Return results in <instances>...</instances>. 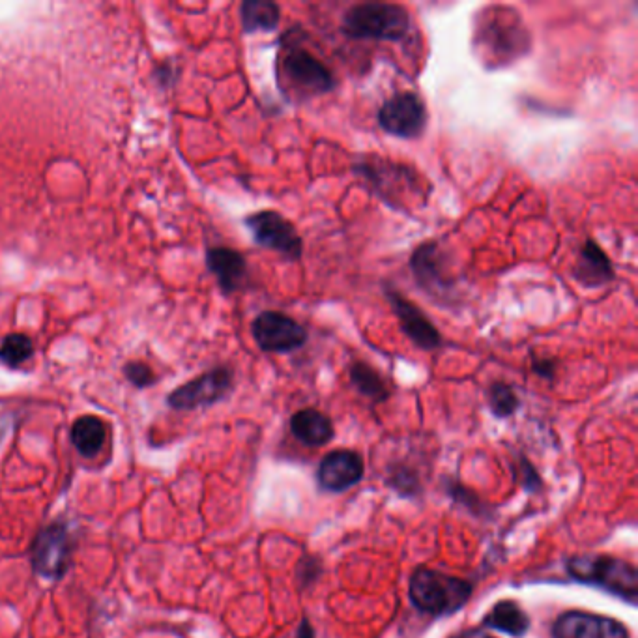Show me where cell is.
Returning a JSON list of instances; mask_svg holds the SVG:
<instances>
[{
	"label": "cell",
	"mask_w": 638,
	"mask_h": 638,
	"mask_svg": "<svg viewBox=\"0 0 638 638\" xmlns=\"http://www.w3.org/2000/svg\"><path fill=\"white\" fill-rule=\"evenodd\" d=\"M532 36L521 14L508 6H491L479 12L474 30V53L485 68L498 70L530 53Z\"/></svg>",
	"instance_id": "obj_1"
},
{
	"label": "cell",
	"mask_w": 638,
	"mask_h": 638,
	"mask_svg": "<svg viewBox=\"0 0 638 638\" xmlns=\"http://www.w3.org/2000/svg\"><path fill=\"white\" fill-rule=\"evenodd\" d=\"M354 171L363 176L369 188L393 208H423L427 204L431 186H427L423 182L425 178H421L418 171L408 165L369 156L367 160L358 163Z\"/></svg>",
	"instance_id": "obj_2"
},
{
	"label": "cell",
	"mask_w": 638,
	"mask_h": 638,
	"mask_svg": "<svg viewBox=\"0 0 638 638\" xmlns=\"http://www.w3.org/2000/svg\"><path fill=\"white\" fill-rule=\"evenodd\" d=\"M341 29L352 40L401 42L410 30V14L401 4L363 2L348 8Z\"/></svg>",
	"instance_id": "obj_3"
},
{
	"label": "cell",
	"mask_w": 638,
	"mask_h": 638,
	"mask_svg": "<svg viewBox=\"0 0 638 638\" xmlns=\"http://www.w3.org/2000/svg\"><path fill=\"white\" fill-rule=\"evenodd\" d=\"M569 575L579 582L607 590L631 605H637V567L607 554H580L567 562Z\"/></svg>",
	"instance_id": "obj_4"
},
{
	"label": "cell",
	"mask_w": 638,
	"mask_h": 638,
	"mask_svg": "<svg viewBox=\"0 0 638 638\" xmlns=\"http://www.w3.org/2000/svg\"><path fill=\"white\" fill-rule=\"evenodd\" d=\"M472 597L468 580L444 575L429 567H418L410 579L412 603L431 616H448L463 609Z\"/></svg>",
	"instance_id": "obj_5"
},
{
	"label": "cell",
	"mask_w": 638,
	"mask_h": 638,
	"mask_svg": "<svg viewBox=\"0 0 638 638\" xmlns=\"http://www.w3.org/2000/svg\"><path fill=\"white\" fill-rule=\"evenodd\" d=\"M281 87L292 92L294 100H309L334 90L332 72L319 58L305 51L304 47H289L281 57Z\"/></svg>",
	"instance_id": "obj_6"
},
{
	"label": "cell",
	"mask_w": 638,
	"mask_h": 638,
	"mask_svg": "<svg viewBox=\"0 0 638 638\" xmlns=\"http://www.w3.org/2000/svg\"><path fill=\"white\" fill-rule=\"evenodd\" d=\"M246 227L257 246L276 251L289 261H300L304 255L302 236L289 219L276 210H262L246 218Z\"/></svg>",
	"instance_id": "obj_7"
},
{
	"label": "cell",
	"mask_w": 638,
	"mask_h": 638,
	"mask_svg": "<svg viewBox=\"0 0 638 638\" xmlns=\"http://www.w3.org/2000/svg\"><path fill=\"white\" fill-rule=\"evenodd\" d=\"M378 124L382 130L395 137L416 139L427 126L425 103L414 92H397L380 107Z\"/></svg>",
	"instance_id": "obj_8"
},
{
	"label": "cell",
	"mask_w": 638,
	"mask_h": 638,
	"mask_svg": "<svg viewBox=\"0 0 638 638\" xmlns=\"http://www.w3.org/2000/svg\"><path fill=\"white\" fill-rule=\"evenodd\" d=\"M251 332L257 345L264 352L287 354L304 347L307 332L289 315L279 311H264L251 324Z\"/></svg>",
	"instance_id": "obj_9"
},
{
	"label": "cell",
	"mask_w": 638,
	"mask_h": 638,
	"mask_svg": "<svg viewBox=\"0 0 638 638\" xmlns=\"http://www.w3.org/2000/svg\"><path fill=\"white\" fill-rule=\"evenodd\" d=\"M232 388V369L227 365L206 371L188 384L176 388L167 403L176 410H193L201 406H210L221 401Z\"/></svg>",
	"instance_id": "obj_10"
},
{
	"label": "cell",
	"mask_w": 638,
	"mask_h": 638,
	"mask_svg": "<svg viewBox=\"0 0 638 638\" xmlns=\"http://www.w3.org/2000/svg\"><path fill=\"white\" fill-rule=\"evenodd\" d=\"M410 270L421 289L435 298H448L455 287L448 272V257L438 242L416 247L410 257Z\"/></svg>",
	"instance_id": "obj_11"
},
{
	"label": "cell",
	"mask_w": 638,
	"mask_h": 638,
	"mask_svg": "<svg viewBox=\"0 0 638 638\" xmlns=\"http://www.w3.org/2000/svg\"><path fill=\"white\" fill-rule=\"evenodd\" d=\"M70 537L62 524L45 528L32 547V566L45 579H60L70 564Z\"/></svg>",
	"instance_id": "obj_12"
},
{
	"label": "cell",
	"mask_w": 638,
	"mask_h": 638,
	"mask_svg": "<svg viewBox=\"0 0 638 638\" xmlns=\"http://www.w3.org/2000/svg\"><path fill=\"white\" fill-rule=\"evenodd\" d=\"M554 638H629L624 624L614 618L569 610L556 618L552 625Z\"/></svg>",
	"instance_id": "obj_13"
},
{
	"label": "cell",
	"mask_w": 638,
	"mask_h": 638,
	"mask_svg": "<svg viewBox=\"0 0 638 638\" xmlns=\"http://www.w3.org/2000/svg\"><path fill=\"white\" fill-rule=\"evenodd\" d=\"M386 298L401 324V330L416 347L436 350L442 345V335L436 330L435 324L425 317L418 305L408 302L401 292L395 290H386Z\"/></svg>",
	"instance_id": "obj_14"
},
{
	"label": "cell",
	"mask_w": 638,
	"mask_h": 638,
	"mask_svg": "<svg viewBox=\"0 0 638 638\" xmlns=\"http://www.w3.org/2000/svg\"><path fill=\"white\" fill-rule=\"evenodd\" d=\"M317 478L326 491H347L363 478L362 457L350 450L332 451L320 461Z\"/></svg>",
	"instance_id": "obj_15"
},
{
	"label": "cell",
	"mask_w": 638,
	"mask_h": 638,
	"mask_svg": "<svg viewBox=\"0 0 638 638\" xmlns=\"http://www.w3.org/2000/svg\"><path fill=\"white\" fill-rule=\"evenodd\" d=\"M206 266L218 279L225 294L242 289L247 281V262L242 253L231 247H210L206 251Z\"/></svg>",
	"instance_id": "obj_16"
},
{
	"label": "cell",
	"mask_w": 638,
	"mask_h": 638,
	"mask_svg": "<svg viewBox=\"0 0 638 638\" xmlns=\"http://www.w3.org/2000/svg\"><path fill=\"white\" fill-rule=\"evenodd\" d=\"M573 276L582 287L599 289L609 285L614 279V266L607 257V253L597 246L594 240H588L580 249Z\"/></svg>",
	"instance_id": "obj_17"
},
{
	"label": "cell",
	"mask_w": 638,
	"mask_h": 638,
	"mask_svg": "<svg viewBox=\"0 0 638 638\" xmlns=\"http://www.w3.org/2000/svg\"><path fill=\"white\" fill-rule=\"evenodd\" d=\"M290 431L305 446L320 448L335 435L334 423L315 408H305L290 418Z\"/></svg>",
	"instance_id": "obj_18"
},
{
	"label": "cell",
	"mask_w": 638,
	"mask_h": 638,
	"mask_svg": "<svg viewBox=\"0 0 638 638\" xmlns=\"http://www.w3.org/2000/svg\"><path fill=\"white\" fill-rule=\"evenodd\" d=\"M483 627L502 631L513 638H521L530 631V618L515 601H498L483 618Z\"/></svg>",
	"instance_id": "obj_19"
},
{
	"label": "cell",
	"mask_w": 638,
	"mask_h": 638,
	"mask_svg": "<svg viewBox=\"0 0 638 638\" xmlns=\"http://www.w3.org/2000/svg\"><path fill=\"white\" fill-rule=\"evenodd\" d=\"M242 27L247 34L272 32L279 27L281 10L272 0H246L240 8Z\"/></svg>",
	"instance_id": "obj_20"
},
{
	"label": "cell",
	"mask_w": 638,
	"mask_h": 638,
	"mask_svg": "<svg viewBox=\"0 0 638 638\" xmlns=\"http://www.w3.org/2000/svg\"><path fill=\"white\" fill-rule=\"evenodd\" d=\"M72 442L83 457H94L105 442V425L96 416H83L73 423Z\"/></svg>",
	"instance_id": "obj_21"
},
{
	"label": "cell",
	"mask_w": 638,
	"mask_h": 638,
	"mask_svg": "<svg viewBox=\"0 0 638 638\" xmlns=\"http://www.w3.org/2000/svg\"><path fill=\"white\" fill-rule=\"evenodd\" d=\"M350 380L358 392L375 403H382L390 397V390H388L384 378L380 377L377 371L373 367H369L367 363H354L350 367Z\"/></svg>",
	"instance_id": "obj_22"
},
{
	"label": "cell",
	"mask_w": 638,
	"mask_h": 638,
	"mask_svg": "<svg viewBox=\"0 0 638 638\" xmlns=\"http://www.w3.org/2000/svg\"><path fill=\"white\" fill-rule=\"evenodd\" d=\"M487 401L489 408L496 418H509L517 412L521 405L515 390L506 382H494L487 390Z\"/></svg>",
	"instance_id": "obj_23"
},
{
	"label": "cell",
	"mask_w": 638,
	"mask_h": 638,
	"mask_svg": "<svg viewBox=\"0 0 638 638\" xmlns=\"http://www.w3.org/2000/svg\"><path fill=\"white\" fill-rule=\"evenodd\" d=\"M34 354V347L27 335H6L0 343V363L6 367H19Z\"/></svg>",
	"instance_id": "obj_24"
},
{
	"label": "cell",
	"mask_w": 638,
	"mask_h": 638,
	"mask_svg": "<svg viewBox=\"0 0 638 638\" xmlns=\"http://www.w3.org/2000/svg\"><path fill=\"white\" fill-rule=\"evenodd\" d=\"M124 375H126V378L130 380L131 384L137 386V388L150 386L152 380H154L152 369H150L146 363L141 362L128 363V365L124 367Z\"/></svg>",
	"instance_id": "obj_25"
},
{
	"label": "cell",
	"mask_w": 638,
	"mask_h": 638,
	"mask_svg": "<svg viewBox=\"0 0 638 638\" xmlns=\"http://www.w3.org/2000/svg\"><path fill=\"white\" fill-rule=\"evenodd\" d=\"M154 77L161 81L163 87H171L176 79V72H174L173 64L171 62H165L161 64L160 68L154 72Z\"/></svg>",
	"instance_id": "obj_26"
},
{
	"label": "cell",
	"mask_w": 638,
	"mask_h": 638,
	"mask_svg": "<svg viewBox=\"0 0 638 638\" xmlns=\"http://www.w3.org/2000/svg\"><path fill=\"white\" fill-rule=\"evenodd\" d=\"M532 367H534L537 375L543 378L554 377V371H556V363L552 362V360H534Z\"/></svg>",
	"instance_id": "obj_27"
},
{
	"label": "cell",
	"mask_w": 638,
	"mask_h": 638,
	"mask_svg": "<svg viewBox=\"0 0 638 638\" xmlns=\"http://www.w3.org/2000/svg\"><path fill=\"white\" fill-rule=\"evenodd\" d=\"M450 638H494L487 633V631H483V629H478V627H474V629H464V631H459V633H455V635H451Z\"/></svg>",
	"instance_id": "obj_28"
},
{
	"label": "cell",
	"mask_w": 638,
	"mask_h": 638,
	"mask_svg": "<svg viewBox=\"0 0 638 638\" xmlns=\"http://www.w3.org/2000/svg\"><path fill=\"white\" fill-rule=\"evenodd\" d=\"M296 638H315V629L313 625L309 624V620H304L298 631H296Z\"/></svg>",
	"instance_id": "obj_29"
}]
</instances>
